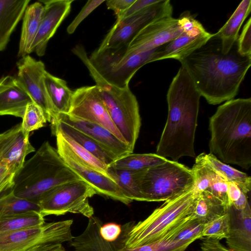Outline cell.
Segmentation results:
<instances>
[{"label":"cell","instance_id":"obj_1","mask_svg":"<svg viewBox=\"0 0 251 251\" xmlns=\"http://www.w3.org/2000/svg\"><path fill=\"white\" fill-rule=\"evenodd\" d=\"M201 97L212 105L233 99L251 65V57L241 55L236 42L224 54L213 36L203 46L179 61Z\"/></svg>","mask_w":251,"mask_h":251},{"label":"cell","instance_id":"obj_2","mask_svg":"<svg viewBox=\"0 0 251 251\" xmlns=\"http://www.w3.org/2000/svg\"><path fill=\"white\" fill-rule=\"evenodd\" d=\"M201 97L181 66L167 92V119L156 154L176 162L183 156L196 157L194 142Z\"/></svg>","mask_w":251,"mask_h":251},{"label":"cell","instance_id":"obj_3","mask_svg":"<svg viewBox=\"0 0 251 251\" xmlns=\"http://www.w3.org/2000/svg\"><path fill=\"white\" fill-rule=\"evenodd\" d=\"M210 153L226 164L251 167V98L233 99L210 118Z\"/></svg>","mask_w":251,"mask_h":251},{"label":"cell","instance_id":"obj_4","mask_svg":"<svg viewBox=\"0 0 251 251\" xmlns=\"http://www.w3.org/2000/svg\"><path fill=\"white\" fill-rule=\"evenodd\" d=\"M80 179L57 150L45 141L14 175L12 189L16 197L38 204L53 187Z\"/></svg>","mask_w":251,"mask_h":251},{"label":"cell","instance_id":"obj_5","mask_svg":"<svg viewBox=\"0 0 251 251\" xmlns=\"http://www.w3.org/2000/svg\"><path fill=\"white\" fill-rule=\"evenodd\" d=\"M197 195L193 187L165 201L144 220L126 224L122 227L121 244L132 249L162 238L192 213Z\"/></svg>","mask_w":251,"mask_h":251},{"label":"cell","instance_id":"obj_6","mask_svg":"<svg viewBox=\"0 0 251 251\" xmlns=\"http://www.w3.org/2000/svg\"><path fill=\"white\" fill-rule=\"evenodd\" d=\"M88 69L96 82L100 95L113 123L133 151L141 126L139 107L135 96L129 87L120 88L108 83L89 61L84 47L76 45L72 50Z\"/></svg>","mask_w":251,"mask_h":251},{"label":"cell","instance_id":"obj_7","mask_svg":"<svg viewBox=\"0 0 251 251\" xmlns=\"http://www.w3.org/2000/svg\"><path fill=\"white\" fill-rule=\"evenodd\" d=\"M191 169L178 162H166L141 171L140 187L145 201H165L194 187Z\"/></svg>","mask_w":251,"mask_h":251},{"label":"cell","instance_id":"obj_8","mask_svg":"<svg viewBox=\"0 0 251 251\" xmlns=\"http://www.w3.org/2000/svg\"><path fill=\"white\" fill-rule=\"evenodd\" d=\"M73 220L0 233V251H48L74 238Z\"/></svg>","mask_w":251,"mask_h":251},{"label":"cell","instance_id":"obj_9","mask_svg":"<svg viewBox=\"0 0 251 251\" xmlns=\"http://www.w3.org/2000/svg\"><path fill=\"white\" fill-rule=\"evenodd\" d=\"M158 48L145 52H129L126 46L102 50H96L89 57L93 66L110 84L124 88L136 72L153 62Z\"/></svg>","mask_w":251,"mask_h":251},{"label":"cell","instance_id":"obj_10","mask_svg":"<svg viewBox=\"0 0 251 251\" xmlns=\"http://www.w3.org/2000/svg\"><path fill=\"white\" fill-rule=\"evenodd\" d=\"M96 194L95 190L81 179L63 183L53 187L41 198L38 202L40 213L44 217L79 214L89 219L94 213L89 199Z\"/></svg>","mask_w":251,"mask_h":251},{"label":"cell","instance_id":"obj_11","mask_svg":"<svg viewBox=\"0 0 251 251\" xmlns=\"http://www.w3.org/2000/svg\"><path fill=\"white\" fill-rule=\"evenodd\" d=\"M173 6L169 0L159 1L126 18L116 20L97 50L127 46L134 36L150 23L172 16Z\"/></svg>","mask_w":251,"mask_h":251},{"label":"cell","instance_id":"obj_12","mask_svg":"<svg viewBox=\"0 0 251 251\" xmlns=\"http://www.w3.org/2000/svg\"><path fill=\"white\" fill-rule=\"evenodd\" d=\"M182 32L170 42L158 47L153 62L166 59L179 61L204 45L213 36L189 11L182 13L178 18Z\"/></svg>","mask_w":251,"mask_h":251},{"label":"cell","instance_id":"obj_13","mask_svg":"<svg viewBox=\"0 0 251 251\" xmlns=\"http://www.w3.org/2000/svg\"><path fill=\"white\" fill-rule=\"evenodd\" d=\"M57 151L65 163L82 180L100 194L126 205L132 202L122 193L115 181L88 166L72 151L61 134L56 132Z\"/></svg>","mask_w":251,"mask_h":251},{"label":"cell","instance_id":"obj_14","mask_svg":"<svg viewBox=\"0 0 251 251\" xmlns=\"http://www.w3.org/2000/svg\"><path fill=\"white\" fill-rule=\"evenodd\" d=\"M68 114L102 126L126 144L110 118L96 85L81 87L74 91Z\"/></svg>","mask_w":251,"mask_h":251},{"label":"cell","instance_id":"obj_15","mask_svg":"<svg viewBox=\"0 0 251 251\" xmlns=\"http://www.w3.org/2000/svg\"><path fill=\"white\" fill-rule=\"evenodd\" d=\"M17 66V78L33 101L42 109L47 121L51 123L55 116L45 85L44 75L47 71L44 63L28 54L19 59Z\"/></svg>","mask_w":251,"mask_h":251},{"label":"cell","instance_id":"obj_16","mask_svg":"<svg viewBox=\"0 0 251 251\" xmlns=\"http://www.w3.org/2000/svg\"><path fill=\"white\" fill-rule=\"evenodd\" d=\"M182 31L178 18L172 16L161 18L142 28L126 46V49L136 52L152 50L173 40Z\"/></svg>","mask_w":251,"mask_h":251},{"label":"cell","instance_id":"obj_17","mask_svg":"<svg viewBox=\"0 0 251 251\" xmlns=\"http://www.w3.org/2000/svg\"><path fill=\"white\" fill-rule=\"evenodd\" d=\"M44 10L36 35L29 54L35 52L39 56L45 55L50 39L69 14L74 0H41Z\"/></svg>","mask_w":251,"mask_h":251},{"label":"cell","instance_id":"obj_18","mask_svg":"<svg viewBox=\"0 0 251 251\" xmlns=\"http://www.w3.org/2000/svg\"><path fill=\"white\" fill-rule=\"evenodd\" d=\"M35 151L29 136L23 133L21 123L0 133V162L14 175L23 166L26 156Z\"/></svg>","mask_w":251,"mask_h":251},{"label":"cell","instance_id":"obj_19","mask_svg":"<svg viewBox=\"0 0 251 251\" xmlns=\"http://www.w3.org/2000/svg\"><path fill=\"white\" fill-rule=\"evenodd\" d=\"M55 120L69 125L88 135L113 154L117 159L133 152L126 144L98 124L64 113L57 114L52 121Z\"/></svg>","mask_w":251,"mask_h":251},{"label":"cell","instance_id":"obj_20","mask_svg":"<svg viewBox=\"0 0 251 251\" xmlns=\"http://www.w3.org/2000/svg\"><path fill=\"white\" fill-rule=\"evenodd\" d=\"M34 102L17 77L10 75L0 78V116L23 118L27 105Z\"/></svg>","mask_w":251,"mask_h":251},{"label":"cell","instance_id":"obj_21","mask_svg":"<svg viewBox=\"0 0 251 251\" xmlns=\"http://www.w3.org/2000/svg\"><path fill=\"white\" fill-rule=\"evenodd\" d=\"M191 169L194 176V191L197 193L206 191L218 198L228 207V182L210 166L202 152L195 157Z\"/></svg>","mask_w":251,"mask_h":251},{"label":"cell","instance_id":"obj_22","mask_svg":"<svg viewBox=\"0 0 251 251\" xmlns=\"http://www.w3.org/2000/svg\"><path fill=\"white\" fill-rule=\"evenodd\" d=\"M230 229L226 239L227 248L232 251H251V209L250 203L241 210L228 208Z\"/></svg>","mask_w":251,"mask_h":251},{"label":"cell","instance_id":"obj_23","mask_svg":"<svg viewBox=\"0 0 251 251\" xmlns=\"http://www.w3.org/2000/svg\"><path fill=\"white\" fill-rule=\"evenodd\" d=\"M52 134L59 132L77 142L107 166L112 164L117 158L88 135L65 123L53 120L51 122Z\"/></svg>","mask_w":251,"mask_h":251},{"label":"cell","instance_id":"obj_24","mask_svg":"<svg viewBox=\"0 0 251 251\" xmlns=\"http://www.w3.org/2000/svg\"><path fill=\"white\" fill-rule=\"evenodd\" d=\"M102 222L94 215L89 218L86 227L82 233L74 237L70 242L74 251H117L115 242L104 240L99 232Z\"/></svg>","mask_w":251,"mask_h":251},{"label":"cell","instance_id":"obj_25","mask_svg":"<svg viewBox=\"0 0 251 251\" xmlns=\"http://www.w3.org/2000/svg\"><path fill=\"white\" fill-rule=\"evenodd\" d=\"M30 1V0H0V51L7 47L12 32Z\"/></svg>","mask_w":251,"mask_h":251},{"label":"cell","instance_id":"obj_26","mask_svg":"<svg viewBox=\"0 0 251 251\" xmlns=\"http://www.w3.org/2000/svg\"><path fill=\"white\" fill-rule=\"evenodd\" d=\"M251 10V0H242L225 25L214 34L221 44V51L226 54L236 42L240 29Z\"/></svg>","mask_w":251,"mask_h":251},{"label":"cell","instance_id":"obj_27","mask_svg":"<svg viewBox=\"0 0 251 251\" xmlns=\"http://www.w3.org/2000/svg\"><path fill=\"white\" fill-rule=\"evenodd\" d=\"M44 5L37 1L28 5L25 11L18 57L29 54L31 44L36 35L43 12Z\"/></svg>","mask_w":251,"mask_h":251},{"label":"cell","instance_id":"obj_28","mask_svg":"<svg viewBox=\"0 0 251 251\" xmlns=\"http://www.w3.org/2000/svg\"><path fill=\"white\" fill-rule=\"evenodd\" d=\"M44 83L55 117L58 113H68L74 91L69 88L65 80L47 71L44 75Z\"/></svg>","mask_w":251,"mask_h":251},{"label":"cell","instance_id":"obj_29","mask_svg":"<svg viewBox=\"0 0 251 251\" xmlns=\"http://www.w3.org/2000/svg\"><path fill=\"white\" fill-rule=\"evenodd\" d=\"M192 216L187 217L166 235L155 242L132 249L126 248L120 244L118 246L117 251H185L193 242L178 241L175 238L183 228L194 219Z\"/></svg>","mask_w":251,"mask_h":251},{"label":"cell","instance_id":"obj_30","mask_svg":"<svg viewBox=\"0 0 251 251\" xmlns=\"http://www.w3.org/2000/svg\"><path fill=\"white\" fill-rule=\"evenodd\" d=\"M224 202L211 193L204 191L197 193L192 215L198 221L205 224L227 211Z\"/></svg>","mask_w":251,"mask_h":251},{"label":"cell","instance_id":"obj_31","mask_svg":"<svg viewBox=\"0 0 251 251\" xmlns=\"http://www.w3.org/2000/svg\"><path fill=\"white\" fill-rule=\"evenodd\" d=\"M141 171L115 168L108 166V175L117 184L123 195L131 201H143L140 187Z\"/></svg>","mask_w":251,"mask_h":251},{"label":"cell","instance_id":"obj_32","mask_svg":"<svg viewBox=\"0 0 251 251\" xmlns=\"http://www.w3.org/2000/svg\"><path fill=\"white\" fill-rule=\"evenodd\" d=\"M204 157L210 166L226 181L235 184L242 191L246 194L250 193L251 189V178L246 173L221 162L210 153H204Z\"/></svg>","mask_w":251,"mask_h":251},{"label":"cell","instance_id":"obj_33","mask_svg":"<svg viewBox=\"0 0 251 251\" xmlns=\"http://www.w3.org/2000/svg\"><path fill=\"white\" fill-rule=\"evenodd\" d=\"M12 187L0 193V220L30 211L40 212L38 204L16 197Z\"/></svg>","mask_w":251,"mask_h":251},{"label":"cell","instance_id":"obj_34","mask_svg":"<svg viewBox=\"0 0 251 251\" xmlns=\"http://www.w3.org/2000/svg\"><path fill=\"white\" fill-rule=\"evenodd\" d=\"M167 158L156 153H130L110 165L115 168L141 171L166 162Z\"/></svg>","mask_w":251,"mask_h":251},{"label":"cell","instance_id":"obj_35","mask_svg":"<svg viewBox=\"0 0 251 251\" xmlns=\"http://www.w3.org/2000/svg\"><path fill=\"white\" fill-rule=\"evenodd\" d=\"M45 223V217L40 212L28 211L0 220V233L41 226Z\"/></svg>","mask_w":251,"mask_h":251},{"label":"cell","instance_id":"obj_36","mask_svg":"<svg viewBox=\"0 0 251 251\" xmlns=\"http://www.w3.org/2000/svg\"><path fill=\"white\" fill-rule=\"evenodd\" d=\"M230 229V216L227 211L203 225L202 237L220 241L228 237Z\"/></svg>","mask_w":251,"mask_h":251},{"label":"cell","instance_id":"obj_37","mask_svg":"<svg viewBox=\"0 0 251 251\" xmlns=\"http://www.w3.org/2000/svg\"><path fill=\"white\" fill-rule=\"evenodd\" d=\"M22 119L21 128L25 136H29L31 131L44 126L47 122L42 109L34 102L27 105Z\"/></svg>","mask_w":251,"mask_h":251},{"label":"cell","instance_id":"obj_38","mask_svg":"<svg viewBox=\"0 0 251 251\" xmlns=\"http://www.w3.org/2000/svg\"><path fill=\"white\" fill-rule=\"evenodd\" d=\"M61 135L72 151L83 163L103 175L110 177L107 172L108 166L100 161L72 139L65 136L62 134Z\"/></svg>","mask_w":251,"mask_h":251},{"label":"cell","instance_id":"obj_39","mask_svg":"<svg viewBox=\"0 0 251 251\" xmlns=\"http://www.w3.org/2000/svg\"><path fill=\"white\" fill-rule=\"evenodd\" d=\"M203 224L194 219L176 235L175 239L178 241H191L202 238L201 233Z\"/></svg>","mask_w":251,"mask_h":251},{"label":"cell","instance_id":"obj_40","mask_svg":"<svg viewBox=\"0 0 251 251\" xmlns=\"http://www.w3.org/2000/svg\"><path fill=\"white\" fill-rule=\"evenodd\" d=\"M251 18L244 25L236 41L237 50L242 56L251 57Z\"/></svg>","mask_w":251,"mask_h":251},{"label":"cell","instance_id":"obj_41","mask_svg":"<svg viewBox=\"0 0 251 251\" xmlns=\"http://www.w3.org/2000/svg\"><path fill=\"white\" fill-rule=\"evenodd\" d=\"M103 0H89L81 9L67 28L68 34L74 33L79 24L97 7L104 2Z\"/></svg>","mask_w":251,"mask_h":251},{"label":"cell","instance_id":"obj_42","mask_svg":"<svg viewBox=\"0 0 251 251\" xmlns=\"http://www.w3.org/2000/svg\"><path fill=\"white\" fill-rule=\"evenodd\" d=\"M122 230V226L120 225L114 223H108L100 226L99 232L104 240L114 242L120 237Z\"/></svg>","mask_w":251,"mask_h":251},{"label":"cell","instance_id":"obj_43","mask_svg":"<svg viewBox=\"0 0 251 251\" xmlns=\"http://www.w3.org/2000/svg\"><path fill=\"white\" fill-rule=\"evenodd\" d=\"M159 1V0H135L127 9L116 16L117 20L123 19L134 15Z\"/></svg>","mask_w":251,"mask_h":251},{"label":"cell","instance_id":"obj_44","mask_svg":"<svg viewBox=\"0 0 251 251\" xmlns=\"http://www.w3.org/2000/svg\"><path fill=\"white\" fill-rule=\"evenodd\" d=\"M14 176L7 165L0 162V193L13 186Z\"/></svg>","mask_w":251,"mask_h":251},{"label":"cell","instance_id":"obj_45","mask_svg":"<svg viewBox=\"0 0 251 251\" xmlns=\"http://www.w3.org/2000/svg\"><path fill=\"white\" fill-rule=\"evenodd\" d=\"M201 248L202 251H232L222 244L220 241L208 238H203Z\"/></svg>","mask_w":251,"mask_h":251},{"label":"cell","instance_id":"obj_46","mask_svg":"<svg viewBox=\"0 0 251 251\" xmlns=\"http://www.w3.org/2000/svg\"><path fill=\"white\" fill-rule=\"evenodd\" d=\"M135 0H109L105 1V2L107 8L114 11L117 16L127 9Z\"/></svg>","mask_w":251,"mask_h":251},{"label":"cell","instance_id":"obj_47","mask_svg":"<svg viewBox=\"0 0 251 251\" xmlns=\"http://www.w3.org/2000/svg\"><path fill=\"white\" fill-rule=\"evenodd\" d=\"M48 251H67L62 246V244H60L56 247L49 250Z\"/></svg>","mask_w":251,"mask_h":251}]
</instances>
